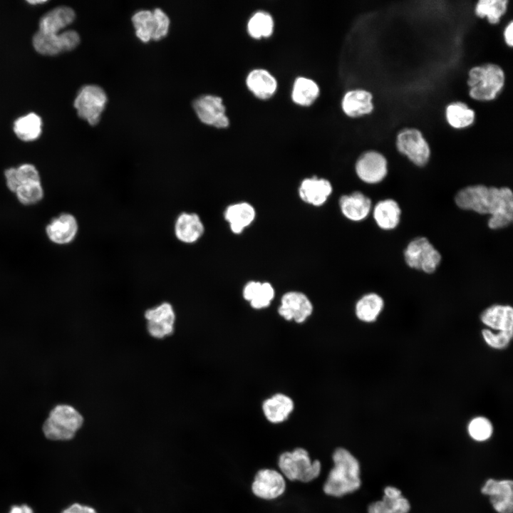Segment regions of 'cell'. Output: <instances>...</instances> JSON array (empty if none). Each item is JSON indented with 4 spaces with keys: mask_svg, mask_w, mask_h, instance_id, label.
<instances>
[{
    "mask_svg": "<svg viewBox=\"0 0 513 513\" xmlns=\"http://www.w3.org/2000/svg\"><path fill=\"white\" fill-rule=\"evenodd\" d=\"M454 201L462 210L489 215L490 229L506 228L513 221V193L508 187L468 185L457 191Z\"/></svg>",
    "mask_w": 513,
    "mask_h": 513,
    "instance_id": "obj_1",
    "label": "cell"
},
{
    "mask_svg": "<svg viewBox=\"0 0 513 513\" xmlns=\"http://www.w3.org/2000/svg\"><path fill=\"white\" fill-rule=\"evenodd\" d=\"M332 465L321 486L327 497L340 499L352 494L362 485L361 468L358 459L348 448L336 447L331 455Z\"/></svg>",
    "mask_w": 513,
    "mask_h": 513,
    "instance_id": "obj_2",
    "label": "cell"
},
{
    "mask_svg": "<svg viewBox=\"0 0 513 513\" xmlns=\"http://www.w3.org/2000/svg\"><path fill=\"white\" fill-rule=\"evenodd\" d=\"M276 469L287 482L309 484L322 473V463L312 459L309 451L301 446L281 452L276 461Z\"/></svg>",
    "mask_w": 513,
    "mask_h": 513,
    "instance_id": "obj_3",
    "label": "cell"
},
{
    "mask_svg": "<svg viewBox=\"0 0 513 513\" xmlns=\"http://www.w3.org/2000/svg\"><path fill=\"white\" fill-rule=\"evenodd\" d=\"M84 422L83 415L74 407L61 404L55 406L43 423L42 430L51 440L66 441L74 437Z\"/></svg>",
    "mask_w": 513,
    "mask_h": 513,
    "instance_id": "obj_4",
    "label": "cell"
},
{
    "mask_svg": "<svg viewBox=\"0 0 513 513\" xmlns=\"http://www.w3.org/2000/svg\"><path fill=\"white\" fill-rule=\"evenodd\" d=\"M504 83L502 69L497 65L487 63L472 68L467 81L470 95L477 100L494 99Z\"/></svg>",
    "mask_w": 513,
    "mask_h": 513,
    "instance_id": "obj_5",
    "label": "cell"
},
{
    "mask_svg": "<svg viewBox=\"0 0 513 513\" xmlns=\"http://www.w3.org/2000/svg\"><path fill=\"white\" fill-rule=\"evenodd\" d=\"M405 264L411 269L433 274L440 264L442 255L425 237L410 240L403 251Z\"/></svg>",
    "mask_w": 513,
    "mask_h": 513,
    "instance_id": "obj_6",
    "label": "cell"
},
{
    "mask_svg": "<svg viewBox=\"0 0 513 513\" xmlns=\"http://www.w3.org/2000/svg\"><path fill=\"white\" fill-rule=\"evenodd\" d=\"M137 37L142 42L160 40L165 37L170 28L167 15L159 8L153 11L140 10L132 16Z\"/></svg>",
    "mask_w": 513,
    "mask_h": 513,
    "instance_id": "obj_7",
    "label": "cell"
},
{
    "mask_svg": "<svg viewBox=\"0 0 513 513\" xmlns=\"http://www.w3.org/2000/svg\"><path fill=\"white\" fill-rule=\"evenodd\" d=\"M250 491L254 497L266 502L281 497L287 489V481L276 468L263 467L254 475L250 483Z\"/></svg>",
    "mask_w": 513,
    "mask_h": 513,
    "instance_id": "obj_8",
    "label": "cell"
},
{
    "mask_svg": "<svg viewBox=\"0 0 513 513\" xmlns=\"http://www.w3.org/2000/svg\"><path fill=\"white\" fill-rule=\"evenodd\" d=\"M107 101V95L103 88L96 85H86L78 91L74 107L81 118L95 125L100 121Z\"/></svg>",
    "mask_w": 513,
    "mask_h": 513,
    "instance_id": "obj_9",
    "label": "cell"
},
{
    "mask_svg": "<svg viewBox=\"0 0 513 513\" xmlns=\"http://www.w3.org/2000/svg\"><path fill=\"white\" fill-rule=\"evenodd\" d=\"M398 150L418 167L425 166L430 157V149L422 133L414 128L401 130L396 140Z\"/></svg>",
    "mask_w": 513,
    "mask_h": 513,
    "instance_id": "obj_10",
    "label": "cell"
},
{
    "mask_svg": "<svg viewBox=\"0 0 513 513\" xmlns=\"http://www.w3.org/2000/svg\"><path fill=\"white\" fill-rule=\"evenodd\" d=\"M147 331L150 336L162 339L175 331L176 314L172 305L167 301L147 309L144 314Z\"/></svg>",
    "mask_w": 513,
    "mask_h": 513,
    "instance_id": "obj_11",
    "label": "cell"
},
{
    "mask_svg": "<svg viewBox=\"0 0 513 513\" xmlns=\"http://www.w3.org/2000/svg\"><path fill=\"white\" fill-rule=\"evenodd\" d=\"M355 170L363 182L378 184L388 175V162L383 154L374 150L367 151L357 160Z\"/></svg>",
    "mask_w": 513,
    "mask_h": 513,
    "instance_id": "obj_12",
    "label": "cell"
},
{
    "mask_svg": "<svg viewBox=\"0 0 513 513\" xmlns=\"http://www.w3.org/2000/svg\"><path fill=\"white\" fill-rule=\"evenodd\" d=\"M193 108L203 123L217 128L228 127L229 119L225 115V107L220 97L212 95L200 96L193 102Z\"/></svg>",
    "mask_w": 513,
    "mask_h": 513,
    "instance_id": "obj_13",
    "label": "cell"
},
{
    "mask_svg": "<svg viewBox=\"0 0 513 513\" xmlns=\"http://www.w3.org/2000/svg\"><path fill=\"white\" fill-rule=\"evenodd\" d=\"M481 493L489 497L497 513H512L513 482L511 480L488 479L482 487Z\"/></svg>",
    "mask_w": 513,
    "mask_h": 513,
    "instance_id": "obj_14",
    "label": "cell"
},
{
    "mask_svg": "<svg viewBox=\"0 0 513 513\" xmlns=\"http://www.w3.org/2000/svg\"><path fill=\"white\" fill-rule=\"evenodd\" d=\"M313 305L306 295L300 291H289L281 299L279 314L287 321L304 322L312 314Z\"/></svg>",
    "mask_w": 513,
    "mask_h": 513,
    "instance_id": "obj_15",
    "label": "cell"
},
{
    "mask_svg": "<svg viewBox=\"0 0 513 513\" xmlns=\"http://www.w3.org/2000/svg\"><path fill=\"white\" fill-rule=\"evenodd\" d=\"M480 321L493 332L513 336V308L508 304H495L484 309Z\"/></svg>",
    "mask_w": 513,
    "mask_h": 513,
    "instance_id": "obj_16",
    "label": "cell"
},
{
    "mask_svg": "<svg viewBox=\"0 0 513 513\" xmlns=\"http://www.w3.org/2000/svg\"><path fill=\"white\" fill-rule=\"evenodd\" d=\"M78 232V223L76 217L68 212L53 218L46 227L47 237L58 245H66L73 242Z\"/></svg>",
    "mask_w": 513,
    "mask_h": 513,
    "instance_id": "obj_17",
    "label": "cell"
},
{
    "mask_svg": "<svg viewBox=\"0 0 513 513\" xmlns=\"http://www.w3.org/2000/svg\"><path fill=\"white\" fill-rule=\"evenodd\" d=\"M204 233V225L199 214L184 212L176 218L174 234L176 239L185 244L197 242Z\"/></svg>",
    "mask_w": 513,
    "mask_h": 513,
    "instance_id": "obj_18",
    "label": "cell"
},
{
    "mask_svg": "<svg viewBox=\"0 0 513 513\" xmlns=\"http://www.w3.org/2000/svg\"><path fill=\"white\" fill-rule=\"evenodd\" d=\"M410 504L398 488L387 486L383 489L380 500L369 504L367 513H408Z\"/></svg>",
    "mask_w": 513,
    "mask_h": 513,
    "instance_id": "obj_19",
    "label": "cell"
},
{
    "mask_svg": "<svg viewBox=\"0 0 513 513\" xmlns=\"http://www.w3.org/2000/svg\"><path fill=\"white\" fill-rule=\"evenodd\" d=\"M339 206L342 214L353 222L364 220L372 210L371 200L359 191L343 195Z\"/></svg>",
    "mask_w": 513,
    "mask_h": 513,
    "instance_id": "obj_20",
    "label": "cell"
},
{
    "mask_svg": "<svg viewBox=\"0 0 513 513\" xmlns=\"http://www.w3.org/2000/svg\"><path fill=\"white\" fill-rule=\"evenodd\" d=\"M292 399L283 393H276L266 399L262 405L263 414L271 424H281L287 420L293 412Z\"/></svg>",
    "mask_w": 513,
    "mask_h": 513,
    "instance_id": "obj_21",
    "label": "cell"
},
{
    "mask_svg": "<svg viewBox=\"0 0 513 513\" xmlns=\"http://www.w3.org/2000/svg\"><path fill=\"white\" fill-rule=\"evenodd\" d=\"M332 192L331 182L323 178L313 177L304 180L299 188L301 199L314 206L323 204Z\"/></svg>",
    "mask_w": 513,
    "mask_h": 513,
    "instance_id": "obj_22",
    "label": "cell"
},
{
    "mask_svg": "<svg viewBox=\"0 0 513 513\" xmlns=\"http://www.w3.org/2000/svg\"><path fill=\"white\" fill-rule=\"evenodd\" d=\"M373 217L377 226L385 231L395 229L400 224L402 210L393 199L378 201L373 209Z\"/></svg>",
    "mask_w": 513,
    "mask_h": 513,
    "instance_id": "obj_23",
    "label": "cell"
},
{
    "mask_svg": "<svg viewBox=\"0 0 513 513\" xmlns=\"http://www.w3.org/2000/svg\"><path fill=\"white\" fill-rule=\"evenodd\" d=\"M75 11L66 6H57L46 14L39 21V31L59 33L75 19Z\"/></svg>",
    "mask_w": 513,
    "mask_h": 513,
    "instance_id": "obj_24",
    "label": "cell"
},
{
    "mask_svg": "<svg viewBox=\"0 0 513 513\" xmlns=\"http://www.w3.org/2000/svg\"><path fill=\"white\" fill-rule=\"evenodd\" d=\"M255 210L249 203L242 202L229 205L224 212V217L233 233L240 234L255 218Z\"/></svg>",
    "mask_w": 513,
    "mask_h": 513,
    "instance_id": "obj_25",
    "label": "cell"
},
{
    "mask_svg": "<svg viewBox=\"0 0 513 513\" xmlns=\"http://www.w3.org/2000/svg\"><path fill=\"white\" fill-rule=\"evenodd\" d=\"M385 307L383 298L378 294L370 292L362 296L355 306L357 318L370 323L377 321Z\"/></svg>",
    "mask_w": 513,
    "mask_h": 513,
    "instance_id": "obj_26",
    "label": "cell"
},
{
    "mask_svg": "<svg viewBox=\"0 0 513 513\" xmlns=\"http://www.w3.org/2000/svg\"><path fill=\"white\" fill-rule=\"evenodd\" d=\"M246 83L248 88L258 98L267 99L275 93L277 83L275 78L266 70H252L247 76Z\"/></svg>",
    "mask_w": 513,
    "mask_h": 513,
    "instance_id": "obj_27",
    "label": "cell"
},
{
    "mask_svg": "<svg viewBox=\"0 0 513 513\" xmlns=\"http://www.w3.org/2000/svg\"><path fill=\"white\" fill-rule=\"evenodd\" d=\"M342 108L353 118L370 113L373 109L372 95L365 90H350L343 98Z\"/></svg>",
    "mask_w": 513,
    "mask_h": 513,
    "instance_id": "obj_28",
    "label": "cell"
},
{
    "mask_svg": "<svg viewBox=\"0 0 513 513\" xmlns=\"http://www.w3.org/2000/svg\"><path fill=\"white\" fill-rule=\"evenodd\" d=\"M242 294L252 308L261 309L270 305L274 297V289L269 282L251 281L246 284Z\"/></svg>",
    "mask_w": 513,
    "mask_h": 513,
    "instance_id": "obj_29",
    "label": "cell"
},
{
    "mask_svg": "<svg viewBox=\"0 0 513 513\" xmlns=\"http://www.w3.org/2000/svg\"><path fill=\"white\" fill-rule=\"evenodd\" d=\"M14 132L22 141L31 142L38 139L42 132V120L34 113L17 118L14 123Z\"/></svg>",
    "mask_w": 513,
    "mask_h": 513,
    "instance_id": "obj_30",
    "label": "cell"
},
{
    "mask_svg": "<svg viewBox=\"0 0 513 513\" xmlns=\"http://www.w3.org/2000/svg\"><path fill=\"white\" fill-rule=\"evenodd\" d=\"M318 94L319 88L313 80L305 77H299L295 80L291 97L296 104L309 105L316 100Z\"/></svg>",
    "mask_w": 513,
    "mask_h": 513,
    "instance_id": "obj_31",
    "label": "cell"
},
{
    "mask_svg": "<svg viewBox=\"0 0 513 513\" xmlns=\"http://www.w3.org/2000/svg\"><path fill=\"white\" fill-rule=\"evenodd\" d=\"M32 42L35 50L42 55L54 56L63 52L58 33L38 30L34 34Z\"/></svg>",
    "mask_w": 513,
    "mask_h": 513,
    "instance_id": "obj_32",
    "label": "cell"
},
{
    "mask_svg": "<svg viewBox=\"0 0 513 513\" xmlns=\"http://www.w3.org/2000/svg\"><path fill=\"white\" fill-rule=\"evenodd\" d=\"M446 118L451 126L462 128L473 123L475 113L463 103H453L446 108Z\"/></svg>",
    "mask_w": 513,
    "mask_h": 513,
    "instance_id": "obj_33",
    "label": "cell"
},
{
    "mask_svg": "<svg viewBox=\"0 0 513 513\" xmlns=\"http://www.w3.org/2000/svg\"><path fill=\"white\" fill-rule=\"evenodd\" d=\"M273 29L272 16L266 11H259L254 13L247 24L248 32L254 38L268 37L271 35Z\"/></svg>",
    "mask_w": 513,
    "mask_h": 513,
    "instance_id": "obj_34",
    "label": "cell"
},
{
    "mask_svg": "<svg viewBox=\"0 0 513 513\" xmlns=\"http://www.w3.org/2000/svg\"><path fill=\"white\" fill-rule=\"evenodd\" d=\"M506 0H481L476 5L475 13L480 17H487L492 24L499 22L507 10Z\"/></svg>",
    "mask_w": 513,
    "mask_h": 513,
    "instance_id": "obj_35",
    "label": "cell"
},
{
    "mask_svg": "<svg viewBox=\"0 0 513 513\" xmlns=\"http://www.w3.org/2000/svg\"><path fill=\"white\" fill-rule=\"evenodd\" d=\"M467 433L476 442L488 440L493 434V425L487 417L478 415L472 418L468 423Z\"/></svg>",
    "mask_w": 513,
    "mask_h": 513,
    "instance_id": "obj_36",
    "label": "cell"
},
{
    "mask_svg": "<svg viewBox=\"0 0 513 513\" xmlns=\"http://www.w3.org/2000/svg\"><path fill=\"white\" fill-rule=\"evenodd\" d=\"M14 194L21 204L30 206L42 200L44 191L41 182H36L20 185Z\"/></svg>",
    "mask_w": 513,
    "mask_h": 513,
    "instance_id": "obj_37",
    "label": "cell"
},
{
    "mask_svg": "<svg viewBox=\"0 0 513 513\" xmlns=\"http://www.w3.org/2000/svg\"><path fill=\"white\" fill-rule=\"evenodd\" d=\"M481 335L484 343L489 347L496 350L507 348L513 338V336L502 333L493 332L488 328H483Z\"/></svg>",
    "mask_w": 513,
    "mask_h": 513,
    "instance_id": "obj_38",
    "label": "cell"
},
{
    "mask_svg": "<svg viewBox=\"0 0 513 513\" xmlns=\"http://www.w3.org/2000/svg\"><path fill=\"white\" fill-rule=\"evenodd\" d=\"M16 173L21 184L41 182L38 169L30 163H24L16 167Z\"/></svg>",
    "mask_w": 513,
    "mask_h": 513,
    "instance_id": "obj_39",
    "label": "cell"
},
{
    "mask_svg": "<svg viewBox=\"0 0 513 513\" xmlns=\"http://www.w3.org/2000/svg\"><path fill=\"white\" fill-rule=\"evenodd\" d=\"M63 52L74 49L80 43L79 34L73 30H67L58 33Z\"/></svg>",
    "mask_w": 513,
    "mask_h": 513,
    "instance_id": "obj_40",
    "label": "cell"
},
{
    "mask_svg": "<svg viewBox=\"0 0 513 513\" xmlns=\"http://www.w3.org/2000/svg\"><path fill=\"white\" fill-rule=\"evenodd\" d=\"M4 175L7 188L14 193L21 185L17 176L16 167H11L6 169Z\"/></svg>",
    "mask_w": 513,
    "mask_h": 513,
    "instance_id": "obj_41",
    "label": "cell"
},
{
    "mask_svg": "<svg viewBox=\"0 0 513 513\" xmlns=\"http://www.w3.org/2000/svg\"><path fill=\"white\" fill-rule=\"evenodd\" d=\"M61 513H98L95 508L90 505L73 503L65 508Z\"/></svg>",
    "mask_w": 513,
    "mask_h": 513,
    "instance_id": "obj_42",
    "label": "cell"
},
{
    "mask_svg": "<svg viewBox=\"0 0 513 513\" xmlns=\"http://www.w3.org/2000/svg\"><path fill=\"white\" fill-rule=\"evenodd\" d=\"M9 513H33L31 507L27 504L14 505Z\"/></svg>",
    "mask_w": 513,
    "mask_h": 513,
    "instance_id": "obj_43",
    "label": "cell"
},
{
    "mask_svg": "<svg viewBox=\"0 0 513 513\" xmlns=\"http://www.w3.org/2000/svg\"><path fill=\"white\" fill-rule=\"evenodd\" d=\"M512 30H513V23H512V21H511L506 27L504 32V36L505 41L509 46H512V45H513Z\"/></svg>",
    "mask_w": 513,
    "mask_h": 513,
    "instance_id": "obj_44",
    "label": "cell"
},
{
    "mask_svg": "<svg viewBox=\"0 0 513 513\" xmlns=\"http://www.w3.org/2000/svg\"><path fill=\"white\" fill-rule=\"evenodd\" d=\"M46 1H29L28 2H29L30 4H43V3H45Z\"/></svg>",
    "mask_w": 513,
    "mask_h": 513,
    "instance_id": "obj_45",
    "label": "cell"
}]
</instances>
